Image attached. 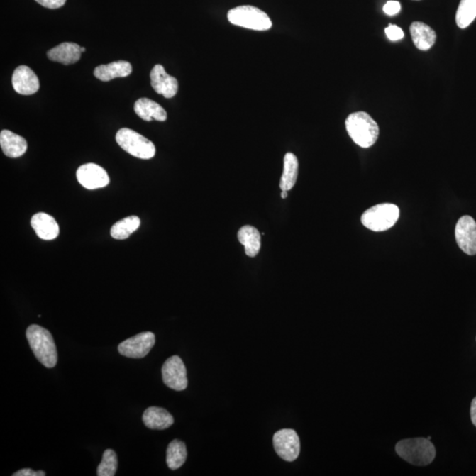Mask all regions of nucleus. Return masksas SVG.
I'll use <instances>...</instances> for the list:
<instances>
[{"mask_svg":"<svg viewBox=\"0 0 476 476\" xmlns=\"http://www.w3.org/2000/svg\"><path fill=\"white\" fill-rule=\"evenodd\" d=\"M26 336L36 359L46 368H54L57 362V351L52 333L42 326L31 325Z\"/></svg>","mask_w":476,"mask_h":476,"instance_id":"1","label":"nucleus"},{"mask_svg":"<svg viewBox=\"0 0 476 476\" xmlns=\"http://www.w3.org/2000/svg\"><path fill=\"white\" fill-rule=\"evenodd\" d=\"M346 129L352 140L359 147L369 148L376 143L380 128L377 122L365 111L355 112L346 120Z\"/></svg>","mask_w":476,"mask_h":476,"instance_id":"2","label":"nucleus"},{"mask_svg":"<svg viewBox=\"0 0 476 476\" xmlns=\"http://www.w3.org/2000/svg\"><path fill=\"white\" fill-rule=\"evenodd\" d=\"M396 453L415 466H427L435 459L436 449L428 438L404 439L397 443Z\"/></svg>","mask_w":476,"mask_h":476,"instance_id":"3","label":"nucleus"},{"mask_svg":"<svg viewBox=\"0 0 476 476\" xmlns=\"http://www.w3.org/2000/svg\"><path fill=\"white\" fill-rule=\"evenodd\" d=\"M231 23L248 30L265 31L272 26L270 18L262 10L253 6H241L228 11Z\"/></svg>","mask_w":476,"mask_h":476,"instance_id":"4","label":"nucleus"},{"mask_svg":"<svg viewBox=\"0 0 476 476\" xmlns=\"http://www.w3.org/2000/svg\"><path fill=\"white\" fill-rule=\"evenodd\" d=\"M399 217V209L397 206L391 203H383L367 209L362 214L361 221L369 230L380 232L386 231L394 227Z\"/></svg>","mask_w":476,"mask_h":476,"instance_id":"5","label":"nucleus"},{"mask_svg":"<svg viewBox=\"0 0 476 476\" xmlns=\"http://www.w3.org/2000/svg\"><path fill=\"white\" fill-rule=\"evenodd\" d=\"M116 141L120 148L134 157L148 160L155 155V147L152 141L135 131L122 128L116 134Z\"/></svg>","mask_w":476,"mask_h":476,"instance_id":"6","label":"nucleus"},{"mask_svg":"<svg viewBox=\"0 0 476 476\" xmlns=\"http://www.w3.org/2000/svg\"><path fill=\"white\" fill-rule=\"evenodd\" d=\"M155 343V334L143 332L119 344L118 352L123 357L140 359L148 355Z\"/></svg>","mask_w":476,"mask_h":476,"instance_id":"7","label":"nucleus"},{"mask_svg":"<svg viewBox=\"0 0 476 476\" xmlns=\"http://www.w3.org/2000/svg\"><path fill=\"white\" fill-rule=\"evenodd\" d=\"M163 382L175 391L187 388V372L184 363L177 355L167 359L162 369Z\"/></svg>","mask_w":476,"mask_h":476,"instance_id":"8","label":"nucleus"},{"mask_svg":"<svg viewBox=\"0 0 476 476\" xmlns=\"http://www.w3.org/2000/svg\"><path fill=\"white\" fill-rule=\"evenodd\" d=\"M274 446L278 455L287 461H294L300 453V441L297 432L284 428L274 436Z\"/></svg>","mask_w":476,"mask_h":476,"instance_id":"9","label":"nucleus"},{"mask_svg":"<svg viewBox=\"0 0 476 476\" xmlns=\"http://www.w3.org/2000/svg\"><path fill=\"white\" fill-rule=\"evenodd\" d=\"M455 238L458 245L467 255L476 254V223L473 217L464 216L460 218L455 227Z\"/></svg>","mask_w":476,"mask_h":476,"instance_id":"10","label":"nucleus"},{"mask_svg":"<svg viewBox=\"0 0 476 476\" xmlns=\"http://www.w3.org/2000/svg\"><path fill=\"white\" fill-rule=\"evenodd\" d=\"M79 184L89 190L104 188L110 184V177L106 170L94 163L82 165L76 172Z\"/></svg>","mask_w":476,"mask_h":476,"instance_id":"11","label":"nucleus"},{"mask_svg":"<svg viewBox=\"0 0 476 476\" xmlns=\"http://www.w3.org/2000/svg\"><path fill=\"white\" fill-rule=\"evenodd\" d=\"M12 85L18 94L31 96L38 92L40 82L35 72L27 65H20L13 72Z\"/></svg>","mask_w":476,"mask_h":476,"instance_id":"12","label":"nucleus"},{"mask_svg":"<svg viewBox=\"0 0 476 476\" xmlns=\"http://www.w3.org/2000/svg\"><path fill=\"white\" fill-rule=\"evenodd\" d=\"M151 86L156 93L166 98H172L179 91V82L173 76L167 74L161 65H155L150 72Z\"/></svg>","mask_w":476,"mask_h":476,"instance_id":"13","label":"nucleus"},{"mask_svg":"<svg viewBox=\"0 0 476 476\" xmlns=\"http://www.w3.org/2000/svg\"><path fill=\"white\" fill-rule=\"evenodd\" d=\"M50 60L65 65L77 63L82 57V47L74 43H63L47 52Z\"/></svg>","mask_w":476,"mask_h":476,"instance_id":"14","label":"nucleus"},{"mask_svg":"<svg viewBox=\"0 0 476 476\" xmlns=\"http://www.w3.org/2000/svg\"><path fill=\"white\" fill-rule=\"evenodd\" d=\"M31 226L36 235L43 240H53L60 235V226L52 216L45 213L35 214L31 219Z\"/></svg>","mask_w":476,"mask_h":476,"instance_id":"15","label":"nucleus"},{"mask_svg":"<svg viewBox=\"0 0 476 476\" xmlns=\"http://www.w3.org/2000/svg\"><path fill=\"white\" fill-rule=\"evenodd\" d=\"M133 67L129 62L115 61L108 65H98L94 71V77L101 82H110L116 78L127 77L132 74Z\"/></svg>","mask_w":476,"mask_h":476,"instance_id":"16","label":"nucleus"},{"mask_svg":"<svg viewBox=\"0 0 476 476\" xmlns=\"http://www.w3.org/2000/svg\"><path fill=\"white\" fill-rule=\"evenodd\" d=\"M0 147L4 154L10 158H18L26 153L28 144L23 137L18 135L9 130L0 133Z\"/></svg>","mask_w":476,"mask_h":476,"instance_id":"17","label":"nucleus"},{"mask_svg":"<svg viewBox=\"0 0 476 476\" xmlns=\"http://www.w3.org/2000/svg\"><path fill=\"white\" fill-rule=\"evenodd\" d=\"M134 111L141 119L145 121H156L163 122L166 121L168 115L161 105L155 103V101L148 99V98H140L136 101L134 104Z\"/></svg>","mask_w":476,"mask_h":476,"instance_id":"18","label":"nucleus"},{"mask_svg":"<svg viewBox=\"0 0 476 476\" xmlns=\"http://www.w3.org/2000/svg\"><path fill=\"white\" fill-rule=\"evenodd\" d=\"M414 45L421 50H428L434 45L437 35L430 26L420 21H415L410 26Z\"/></svg>","mask_w":476,"mask_h":476,"instance_id":"19","label":"nucleus"},{"mask_svg":"<svg viewBox=\"0 0 476 476\" xmlns=\"http://www.w3.org/2000/svg\"><path fill=\"white\" fill-rule=\"evenodd\" d=\"M143 423L151 430H166L174 424V418L166 409L151 406L145 410Z\"/></svg>","mask_w":476,"mask_h":476,"instance_id":"20","label":"nucleus"},{"mask_svg":"<svg viewBox=\"0 0 476 476\" xmlns=\"http://www.w3.org/2000/svg\"><path fill=\"white\" fill-rule=\"evenodd\" d=\"M238 238L245 247L247 256L254 258L259 254L261 248V235L255 227L250 225L242 227L238 231Z\"/></svg>","mask_w":476,"mask_h":476,"instance_id":"21","label":"nucleus"},{"mask_svg":"<svg viewBox=\"0 0 476 476\" xmlns=\"http://www.w3.org/2000/svg\"><path fill=\"white\" fill-rule=\"evenodd\" d=\"M298 159L293 153H287L283 159V172L279 181L282 191L289 192L295 187L298 177Z\"/></svg>","mask_w":476,"mask_h":476,"instance_id":"22","label":"nucleus"},{"mask_svg":"<svg viewBox=\"0 0 476 476\" xmlns=\"http://www.w3.org/2000/svg\"><path fill=\"white\" fill-rule=\"evenodd\" d=\"M187 459V449L184 442L175 439L167 449V465L172 470H179Z\"/></svg>","mask_w":476,"mask_h":476,"instance_id":"23","label":"nucleus"},{"mask_svg":"<svg viewBox=\"0 0 476 476\" xmlns=\"http://www.w3.org/2000/svg\"><path fill=\"white\" fill-rule=\"evenodd\" d=\"M140 226V218L135 216H128L116 223L111 228V237L114 239L128 238Z\"/></svg>","mask_w":476,"mask_h":476,"instance_id":"24","label":"nucleus"},{"mask_svg":"<svg viewBox=\"0 0 476 476\" xmlns=\"http://www.w3.org/2000/svg\"><path fill=\"white\" fill-rule=\"evenodd\" d=\"M476 18V0H461L456 13V23L460 28H466Z\"/></svg>","mask_w":476,"mask_h":476,"instance_id":"25","label":"nucleus"},{"mask_svg":"<svg viewBox=\"0 0 476 476\" xmlns=\"http://www.w3.org/2000/svg\"><path fill=\"white\" fill-rule=\"evenodd\" d=\"M118 457L114 450H105L103 460L97 468L98 476H114L117 473Z\"/></svg>","mask_w":476,"mask_h":476,"instance_id":"26","label":"nucleus"},{"mask_svg":"<svg viewBox=\"0 0 476 476\" xmlns=\"http://www.w3.org/2000/svg\"><path fill=\"white\" fill-rule=\"evenodd\" d=\"M386 34L391 41H399V40L402 39L403 36H404V32H403L402 28L392 24L389 25L386 28Z\"/></svg>","mask_w":476,"mask_h":476,"instance_id":"27","label":"nucleus"},{"mask_svg":"<svg viewBox=\"0 0 476 476\" xmlns=\"http://www.w3.org/2000/svg\"><path fill=\"white\" fill-rule=\"evenodd\" d=\"M401 9V4L398 1H388L386 5L384 6V12L389 16H396V14L399 13Z\"/></svg>","mask_w":476,"mask_h":476,"instance_id":"28","label":"nucleus"},{"mask_svg":"<svg viewBox=\"0 0 476 476\" xmlns=\"http://www.w3.org/2000/svg\"><path fill=\"white\" fill-rule=\"evenodd\" d=\"M40 5L49 9H57L63 6L67 0H35Z\"/></svg>","mask_w":476,"mask_h":476,"instance_id":"29","label":"nucleus"},{"mask_svg":"<svg viewBox=\"0 0 476 476\" xmlns=\"http://www.w3.org/2000/svg\"><path fill=\"white\" fill-rule=\"evenodd\" d=\"M45 475L43 471L35 472L31 470V468H24V470L17 471L13 476H45Z\"/></svg>","mask_w":476,"mask_h":476,"instance_id":"30","label":"nucleus"},{"mask_svg":"<svg viewBox=\"0 0 476 476\" xmlns=\"http://www.w3.org/2000/svg\"><path fill=\"white\" fill-rule=\"evenodd\" d=\"M470 412L472 423H473L476 427V397L472 401Z\"/></svg>","mask_w":476,"mask_h":476,"instance_id":"31","label":"nucleus"},{"mask_svg":"<svg viewBox=\"0 0 476 476\" xmlns=\"http://www.w3.org/2000/svg\"><path fill=\"white\" fill-rule=\"evenodd\" d=\"M287 197H288V192L282 191V199H286Z\"/></svg>","mask_w":476,"mask_h":476,"instance_id":"32","label":"nucleus"},{"mask_svg":"<svg viewBox=\"0 0 476 476\" xmlns=\"http://www.w3.org/2000/svg\"><path fill=\"white\" fill-rule=\"evenodd\" d=\"M86 52V48L84 47H82V52Z\"/></svg>","mask_w":476,"mask_h":476,"instance_id":"33","label":"nucleus"}]
</instances>
